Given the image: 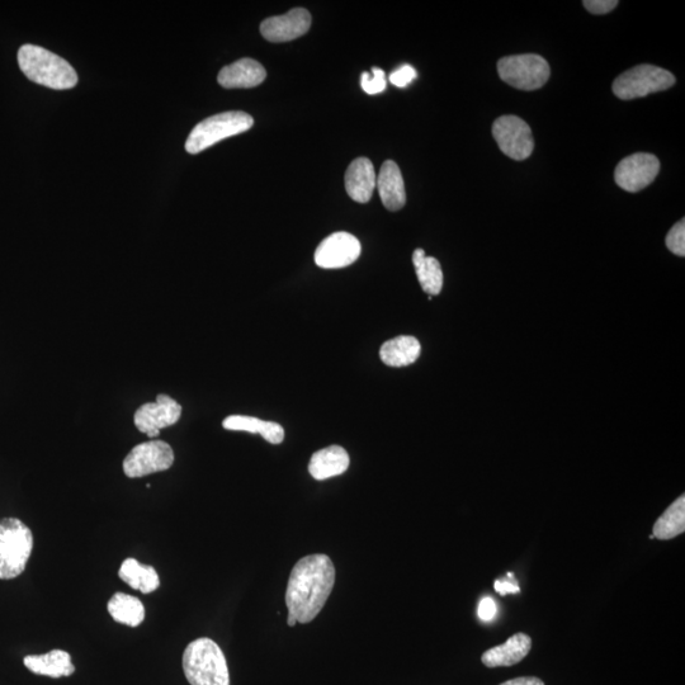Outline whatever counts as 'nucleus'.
Here are the masks:
<instances>
[{
	"instance_id": "5",
	"label": "nucleus",
	"mask_w": 685,
	"mask_h": 685,
	"mask_svg": "<svg viewBox=\"0 0 685 685\" xmlns=\"http://www.w3.org/2000/svg\"><path fill=\"white\" fill-rule=\"evenodd\" d=\"M253 117L248 113L231 111L206 118L192 130L186 141V150L198 154L231 136L252 129Z\"/></svg>"
},
{
	"instance_id": "23",
	"label": "nucleus",
	"mask_w": 685,
	"mask_h": 685,
	"mask_svg": "<svg viewBox=\"0 0 685 685\" xmlns=\"http://www.w3.org/2000/svg\"><path fill=\"white\" fill-rule=\"evenodd\" d=\"M413 264L423 291L431 296L441 294L443 271L437 259L427 257L423 249H417L413 254Z\"/></svg>"
},
{
	"instance_id": "21",
	"label": "nucleus",
	"mask_w": 685,
	"mask_h": 685,
	"mask_svg": "<svg viewBox=\"0 0 685 685\" xmlns=\"http://www.w3.org/2000/svg\"><path fill=\"white\" fill-rule=\"evenodd\" d=\"M118 576L129 587L143 594L155 592L160 587L157 570L150 565H143L136 559H126L122 562Z\"/></svg>"
},
{
	"instance_id": "33",
	"label": "nucleus",
	"mask_w": 685,
	"mask_h": 685,
	"mask_svg": "<svg viewBox=\"0 0 685 685\" xmlns=\"http://www.w3.org/2000/svg\"><path fill=\"white\" fill-rule=\"evenodd\" d=\"M500 685H545V683H543L541 679L535 677H523L508 680V682Z\"/></svg>"
},
{
	"instance_id": "17",
	"label": "nucleus",
	"mask_w": 685,
	"mask_h": 685,
	"mask_svg": "<svg viewBox=\"0 0 685 685\" xmlns=\"http://www.w3.org/2000/svg\"><path fill=\"white\" fill-rule=\"evenodd\" d=\"M23 664L31 673L49 678L70 677L75 673L72 656L64 650H51L42 655H28L23 659Z\"/></svg>"
},
{
	"instance_id": "12",
	"label": "nucleus",
	"mask_w": 685,
	"mask_h": 685,
	"mask_svg": "<svg viewBox=\"0 0 685 685\" xmlns=\"http://www.w3.org/2000/svg\"><path fill=\"white\" fill-rule=\"evenodd\" d=\"M361 252V243L356 236L340 231L320 243L315 252V263L324 269L346 268L357 261Z\"/></svg>"
},
{
	"instance_id": "20",
	"label": "nucleus",
	"mask_w": 685,
	"mask_h": 685,
	"mask_svg": "<svg viewBox=\"0 0 685 685\" xmlns=\"http://www.w3.org/2000/svg\"><path fill=\"white\" fill-rule=\"evenodd\" d=\"M420 351L422 348L417 338L400 335L384 343L380 349V357L387 366L405 367L417 362Z\"/></svg>"
},
{
	"instance_id": "3",
	"label": "nucleus",
	"mask_w": 685,
	"mask_h": 685,
	"mask_svg": "<svg viewBox=\"0 0 685 685\" xmlns=\"http://www.w3.org/2000/svg\"><path fill=\"white\" fill-rule=\"evenodd\" d=\"M182 664L191 685H230L228 661L214 640L192 641L184 650Z\"/></svg>"
},
{
	"instance_id": "24",
	"label": "nucleus",
	"mask_w": 685,
	"mask_h": 685,
	"mask_svg": "<svg viewBox=\"0 0 685 685\" xmlns=\"http://www.w3.org/2000/svg\"><path fill=\"white\" fill-rule=\"evenodd\" d=\"M685 531V496H679L675 502L665 510L663 516L656 521L654 538L661 541L673 540L683 535Z\"/></svg>"
},
{
	"instance_id": "16",
	"label": "nucleus",
	"mask_w": 685,
	"mask_h": 685,
	"mask_svg": "<svg viewBox=\"0 0 685 685\" xmlns=\"http://www.w3.org/2000/svg\"><path fill=\"white\" fill-rule=\"evenodd\" d=\"M376 172L370 159L358 158L349 165L346 173V190L353 201L367 203L376 190Z\"/></svg>"
},
{
	"instance_id": "13",
	"label": "nucleus",
	"mask_w": 685,
	"mask_h": 685,
	"mask_svg": "<svg viewBox=\"0 0 685 685\" xmlns=\"http://www.w3.org/2000/svg\"><path fill=\"white\" fill-rule=\"evenodd\" d=\"M311 27V14L304 8L267 18L262 22L261 32L264 39L271 42H288L304 36Z\"/></svg>"
},
{
	"instance_id": "10",
	"label": "nucleus",
	"mask_w": 685,
	"mask_h": 685,
	"mask_svg": "<svg viewBox=\"0 0 685 685\" xmlns=\"http://www.w3.org/2000/svg\"><path fill=\"white\" fill-rule=\"evenodd\" d=\"M659 172L660 162L655 155L637 153L623 159L617 165L614 179L622 190L636 193L649 187L658 177Z\"/></svg>"
},
{
	"instance_id": "11",
	"label": "nucleus",
	"mask_w": 685,
	"mask_h": 685,
	"mask_svg": "<svg viewBox=\"0 0 685 685\" xmlns=\"http://www.w3.org/2000/svg\"><path fill=\"white\" fill-rule=\"evenodd\" d=\"M182 417V406L169 395L159 394L155 403H146L136 410L134 423L141 433L158 437L164 428L172 427Z\"/></svg>"
},
{
	"instance_id": "15",
	"label": "nucleus",
	"mask_w": 685,
	"mask_h": 685,
	"mask_svg": "<svg viewBox=\"0 0 685 685\" xmlns=\"http://www.w3.org/2000/svg\"><path fill=\"white\" fill-rule=\"evenodd\" d=\"M376 188L379 190L382 203L389 211H399L406 203V192L403 174L399 165L392 160L382 164Z\"/></svg>"
},
{
	"instance_id": "28",
	"label": "nucleus",
	"mask_w": 685,
	"mask_h": 685,
	"mask_svg": "<svg viewBox=\"0 0 685 685\" xmlns=\"http://www.w3.org/2000/svg\"><path fill=\"white\" fill-rule=\"evenodd\" d=\"M417 70L411 65L400 66L398 70L390 75V82L398 88H405L417 78Z\"/></svg>"
},
{
	"instance_id": "8",
	"label": "nucleus",
	"mask_w": 685,
	"mask_h": 685,
	"mask_svg": "<svg viewBox=\"0 0 685 685\" xmlns=\"http://www.w3.org/2000/svg\"><path fill=\"white\" fill-rule=\"evenodd\" d=\"M174 464L173 448L164 441L137 444L124 461V472L130 479L167 471Z\"/></svg>"
},
{
	"instance_id": "30",
	"label": "nucleus",
	"mask_w": 685,
	"mask_h": 685,
	"mask_svg": "<svg viewBox=\"0 0 685 685\" xmlns=\"http://www.w3.org/2000/svg\"><path fill=\"white\" fill-rule=\"evenodd\" d=\"M583 4L593 14H607L618 6L617 0H585Z\"/></svg>"
},
{
	"instance_id": "27",
	"label": "nucleus",
	"mask_w": 685,
	"mask_h": 685,
	"mask_svg": "<svg viewBox=\"0 0 685 685\" xmlns=\"http://www.w3.org/2000/svg\"><path fill=\"white\" fill-rule=\"evenodd\" d=\"M666 247L670 252L678 255V257H684L685 255V221L680 220L670 229L668 235H666Z\"/></svg>"
},
{
	"instance_id": "18",
	"label": "nucleus",
	"mask_w": 685,
	"mask_h": 685,
	"mask_svg": "<svg viewBox=\"0 0 685 685\" xmlns=\"http://www.w3.org/2000/svg\"><path fill=\"white\" fill-rule=\"evenodd\" d=\"M532 640L526 633H516L505 644L495 646L484 653L483 663L488 668L499 666H513L526 658L531 651Z\"/></svg>"
},
{
	"instance_id": "14",
	"label": "nucleus",
	"mask_w": 685,
	"mask_h": 685,
	"mask_svg": "<svg viewBox=\"0 0 685 685\" xmlns=\"http://www.w3.org/2000/svg\"><path fill=\"white\" fill-rule=\"evenodd\" d=\"M267 78L266 69L253 59H242L221 69L217 82L226 89L254 88Z\"/></svg>"
},
{
	"instance_id": "31",
	"label": "nucleus",
	"mask_w": 685,
	"mask_h": 685,
	"mask_svg": "<svg viewBox=\"0 0 685 685\" xmlns=\"http://www.w3.org/2000/svg\"><path fill=\"white\" fill-rule=\"evenodd\" d=\"M481 621L490 622L493 621L496 613H498V607L496 603L491 598H484L479 604V609H477Z\"/></svg>"
},
{
	"instance_id": "26",
	"label": "nucleus",
	"mask_w": 685,
	"mask_h": 685,
	"mask_svg": "<svg viewBox=\"0 0 685 685\" xmlns=\"http://www.w3.org/2000/svg\"><path fill=\"white\" fill-rule=\"evenodd\" d=\"M386 84V74L382 69L372 68L370 73L366 72L362 74V89L367 94H371V96L384 92Z\"/></svg>"
},
{
	"instance_id": "1",
	"label": "nucleus",
	"mask_w": 685,
	"mask_h": 685,
	"mask_svg": "<svg viewBox=\"0 0 685 685\" xmlns=\"http://www.w3.org/2000/svg\"><path fill=\"white\" fill-rule=\"evenodd\" d=\"M335 584V568L327 555L302 557L292 569L286 590L288 616L309 623L324 608Z\"/></svg>"
},
{
	"instance_id": "19",
	"label": "nucleus",
	"mask_w": 685,
	"mask_h": 685,
	"mask_svg": "<svg viewBox=\"0 0 685 685\" xmlns=\"http://www.w3.org/2000/svg\"><path fill=\"white\" fill-rule=\"evenodd\" d=\"M349 455L343 447L330 446L315 452L309 464L310 475L315 480H327L344 474L349 467Z\"/></svg>"
},
{
	"instance_id": "22",
	"label": "nucleus",
	"mask_w": 685,
	"mask_h": 685,
	"mask_svg": "<svg viewBox=\"0 0 685 685\" xmlns=\"http://www.w3.org/2000/svg\"><path fill=\"white\" fill-rule=\"evenodd\" d=\"M108 613L121 625L139 627L145 620V607L139 598L125 593L112 595L108 602Z\"/></svg>"
},
{
	"instance_id": "32",
	"label": "nucleus",
	"mask_w": 685,
	"mask_h": 685,
	"mask_svg": "<svg viewBox=\"0 0 685 685\" xmlns=\"http://www.w3.org/2000/svg\"><path fill=\"white\" fill-rule=\"evenodd\" d=\"M494 587H495V592L502 595V597H504V595H507V594H517V593L521 592V589H519L518 584L512 583V581H508V580H505V581L496 580Z\"/></svg>"
},
{
	"instance_id": "29",
	"label": "nucleus",
	"mask_w": 685,
	"mask_h": 685,
	"mask_svg": "<svg viewBox=\"0 0 685 685\" xmlns=\"http://www.w3.org/2000/svg\"><path fill=\"white\" fill-rule=\"evenodd\" d=\"M261 436L269 443L280 444L285 439V429L276 422H266Z\"/></svg>"
},
{
	"instance_id": "4",
	"label": "nucleus",
	"mask_w": 685,
	"mask_h": 685,
	"mask_svg": "<svg viewBox=\"0 0 685 685\" xmlns=\"http://www.w3.org/2000/svg\"><path fill=\"white\" fill-rule=\"evenodd\" d=\"M33 550L30 528L17 518L0 519V580H11L26 570Z\"/></svg>"
},
{
	"instance_id": "6",
	"label": "nucleus",
	"mask_w": 685,
	"mask_h": 685,
	"mask_svg": "<svg viewBox=\"0 0 685 685\" xmlns=\"http://www.w3.org/2000/svg\"><path fill=\"white\" fill-rule=\"evenodd\" d=\"M675 84V77L659 66L642 64L627 70L613 82V93L623 101L642 98L666 91Z\"/></svg>"
},
{
	"instance_id": "2",
	"label": "nucleus",
	"mask_w": 685,
	"mask_h": 685,
	"mask_svg": "<svg viewBox=\"0 0 685 685\" xmlns=\"http://www.w3.org/2000/svg\"><path fill=\"white\" fill-rule=\"evenodd\" d=\"M18 64L28 79L47 88L65 91L78 84L73 66L44 47L23 45L18 51Z\"/></svg>"
},
{
	"instance_id": "9",
	"label": "nucleus",
	"mask_w": 685,
	"mask_h": 685,
	"mask_svg": "<svg viewBox=\"0 0 685 685\" xmlns=\"http://www.w3.org/2000/svg\"><path fill=\"white\" fill-rule=\"evenodd\" d=\"M493 136L500 150L508 158L526 160L535 149L531 127L517 116H502L494 122Z\"/></svg>"
},
{
	"instance_id": "25",
	"label": "nucleus",
	"mask_w": 685,
	"mask_h": 685,
	"mask_svg": "<svg viewBox=\"0 0 685 685\" xmlns=\"http://www.w3.org/2000/svg\"><path fill=\"white\" fill-rule=\"evenodd\" d=\"M264 423H266V420L247 417V415H231V417L226 418L222 422V427L228 429V431L262 434Z\"/></svg>"
},
{
	"instance_id": "7",
	"label": "nucleus",
	"mask_w": 685,
	"mask_h": 685,
	"mask_svg": "<svg viewBox=\"0 0 685 685\" xmlns=\"http://www.w3.org/2000/svg\"><path fill=\"white\" fill-rule=\"evenodd\" d=\"M498 73L503 82L521 91H536L548 82L550 65L540 55L505 56L498 61Z\"/></svg>"
}]
</instances>
